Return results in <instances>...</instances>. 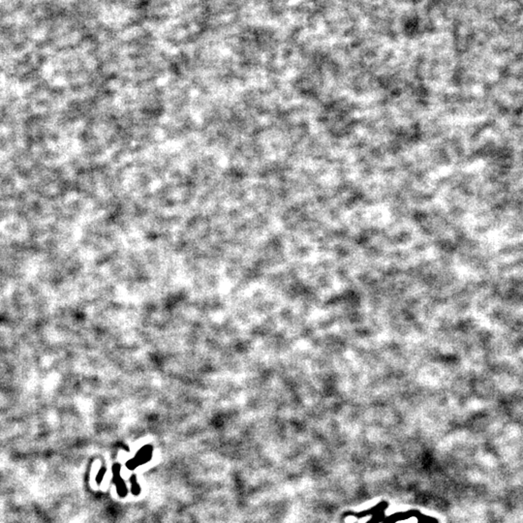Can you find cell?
I'll return each mask as SVG.
<instances>
[{
    "mask_svg": "<svg viewBox=\"0 0 523 523\" xmlns=\"http://www.w3.org/2000/svg\"><path fill=\"white\" fill-rule=\"evenodd\" d=\"M151 457V448L146 447L141 452H139V455H137L136 459L138 463L141 465L143 463H146Z\"/></svg>",
    "mask_w": 523,
    "mask_h": 523,
    "instance_id": "1",
    "label": "cell"
},
{
    "mask_svg": "<svg viewBox=\"0 0 523 523\" xmlns=\"http://www.w3.org/2000/svg\"><path fill=\"white\" fill-rule=\"evenodd\" d=\"M116 486H117V490H118L119 495L120 496H125L126 494H127V489H126L125 484L123 483V481L120 478V477H117Z\"/></svg>",
    "mask_w": 523,
    "mask_h": 523,
    "instance_id": "2",
    "label": "cell"
},
{
    "mask_svg": "<svg viewBox=\"0 0 523 523\" xmlns=\"http://www.w3.org/2000/svg\"><path fill=\"white\" fill-rule=\"evenodd\" d=\"M131 483H132V491H133V493H134V494H136V495L137 494H139V493H140V491H141V489H140V487H139V486H138V484H137L136 478H135V477H133V478H131Z\"/></svg>",
    "mask_w": 523,
    "mask_h": 523,
    "instance_id": "3",
    "label": "cell"
}]
</instances>
